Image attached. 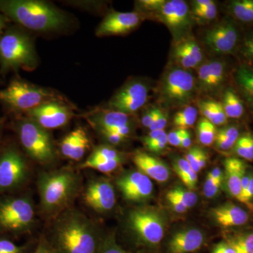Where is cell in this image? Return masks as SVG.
I'll return each mask as SVG.
<instances>
[{
  "label": "cell",
  "instance_id": "19",
  "mask_svg": "<svg viewBox=\"0 0 253 253\" xmlns=\"http://www.w3.org/2000/svg\"><path fill=\"white\" fill-rule=\"evenodd\" d=\"M90 147V139L84 128L73 129L61 141L60 150L65 157L78 161L83 158Z\"/></svg>",
  "mask_w": 253,
  "mask_h": 253
},
{
  "label": "cell",
  "instance_id": "22",
  "mask_svg": "<svg viewBox=\"0 0 253 253\" xmlns=\"http://www.w3.org/2000/svg\"><path fill=\"white\" fill-rule=\"evenodd\" d=\"M228 191L234 199L241 201V181L246 172V165L236 158H226L224 162Z\"/></svg>",
  "mask_w": 253,
  "mask_h": 253
},
{
  "label": "cell",
  "instance_id": "1",
  "mask_svg": "<svg viewBox=\"0 0 253 253\" xmlns=\"http://www.w3.org/2000/svg\"><path fill=\"white\" fill-rule=\"evenodd\" d=\"M103 236L93 219L69 208L56 216L46 239L55 253H96Z\"/></svg>",
  "mask_w": 253,
  "mask_h": 253
},
{
  "label": "cell",
  "instance_id": "29",
  "mask_svg": "<svg viewBox=\"0 0 253 253\" xmlns=\"http://www.w3.org/2000/svg\"><path fill=\"white\" fill-rule=\"evenodd\" d=\"M229 9L231 14L243 23L253 22V0H235L231 1Z\"/></svg>",
  "mask_w": 253,
  "mask_h": 253
},
{
  "label": "cell",
  "instance_id": "12",
  "mask_svg": "<svg viewBox=\"0 0 253 253\" xmlns=\"http://www.w3.org/2000/svg\"><path fill=\"white\" fill-rule=\"evenodd\" d=\"M149 91V86L144 82L131 81L113 96L109 106L113 111L132 115L146 104Z\"/></svg>",
  "mask_w": 253,
  "mask_h": 253
},
{
  "label": "cell",
  "instance_id": "15",
  "mask_svg": "<svg viewBox=\"0 0 253 253\" xmlns=\"http://www.w3.org/2000/svg\"><path fill=\"white\" fill-rule=\"evenodd\" d=\"M27 114L28 118L46 130L62 127L69 123L73 116L66 105L54 100L43 103L28 111Z\"/></svg>",
  "mask_w": 253,
  "mask_h": 253
},
{
  "label": "cell",
  "instance_id": "23",
  "mask_svg": "<svg viewBox=\"0 0 253 253\" xmlns=\"http://www.w3.org/2000/svg\"><path fill=\"white\" fill-rule=\"evenodd\" d=\"M214 219L224 227L244 225L249 220V214L242 208L232 203H227L213 210Z\"/></svg>",
  "mask_w": 253,
  "mask_h": 253
},
{
  "label": "cell",
  "instance_id": "31",
  "mask_svg": "<svg viewBox=\"0 0 253 253\" xmlns=\"http://www.w3.org/2000/svg\"><path fill=\"white\" fill-rule=\"evenodd\" d=\"M172 54L173 60L177 67L189 71L200 66L179 42H176L175 45L173 47Z\"/></svg>",
  "mask_w": 253,
  "mask_h": 253
},
{
  "label": "cell",
  "instance_id": "33",
  "mask_svg": "<svg viewBox=\"0 0 253 253\" xmlns=\"http://www.w3.org/2000/svg\"><path fill=\"white\" fill-rule=\"evenodd\" d=\"M124 158L119 159L104 160V161H90L86 160L81 165L82 168H90L102 173L109 174L118 169L122 165Z\"/></svg>",
  "mask_w": 253,
  "mask_h": 253
},
{
  "label": "cell",
  "instance_id": "43",
  "mask_svg": "<svg viewBox=\"0 0 253 253\" xmlns=\"http://www.w3.org/2000/svg\"><path fill=\"white\" fill-rule=\"evenodd\" d=\"M168 113L163 110L158 108L157 113L155 117L152 124L150 126V131L153 130H165L168 123Z\"/></svg>",
  "mask_w": 253,
  "mask_h": 253
},
{
  "label": "cell",
  "instance_id": "25",
  "mask_svg": "<svg viewBox=\"0 0 253 253\" xmlns=\"http://www.w3.org/2000/svg\"><path fill=\"white\" fill-rule=\"evenodd\" d=\"M221 104L228 118L238 119L242 117L244 115V103L233 89H227L224 92L223 102Z\"/></svg>",
  "mask_w": 253,
  "mask_h": 253
},
{
  "label": "cell",
  "instance_id": "42",
  "mask_svg": "<svg viewBox=\"0 0 253 253\" xmlns=\"http://www.w3.org/2000/svg\"><path fill=\"white\" fill-rule=\"evenodd\" d=\"M201 150L202 149H201V148L195 146V147L190 149L185 156V159L189 163L191 169L195 172L197 173V174L201 171V169L199 168V158Z\"/></svg>",
  "mask_w": 253,
  "mask_h": 253
},
{
  "label": "cell",
  "instance_id": "47",
  "mask_svg": "<svg viewBox=\"0 0 253 253\" xmlns=\"http://www.w3.org/2000/svg\"><path fill=\"white\" fill-rule=\"evenodd\" d=\"M168 144V134L164 132L158 139L151 144L148 145L146 147L151 152L160 153L166 149Z\"/></svg>",
  "mask_w": 253,
  "mask_h": 253
},
{
  "label": "cell",
  "instance_id": "8",
  "mask_svg": "<svg viewBox=\"0 0 253 253\" xmlns=\"http://www.w3.org/2000/svg\"><path fill=\"white\" fill-rule=\"evenodd\" d=\"M36 222V211L29 196L0 201V229L11 233L31 230Z\"/></svg>",
  "mask_w": 253,
  "mask_h": 253
},
{
  "label": "cell",
  "instance_id": "10",
  "mask_svg": "<svg viewBox=\"0 0 253 253\" xmlns=\"http://www.w3.org/2000/svg\"><path fill=\"white\" fill-rule=\"evenodd\" d=\"M29 174L26 159L16 148H6L0 153V193L21 187L28 181Z\"/></svg>",
  "mask_w": 253,
  "mask_h": 253
},
{
  "label": "cell",
  "instance_id": "63",
  "mask_svg": "<svg viewBox=\"0 0 253 253\" xmlns=\"http://www.w3.org/2000/svg\"><path fill=\"white\" fill-rule=\"evenodd\" d=\"M1 121H0V134H1Z\"/></svg>",
  "mask_w": 253,
  "mask_h": 253
},
{
  "label": "cell",
  "instance_id": "56",
  "mask_svg": "<svg viewBox=\"0 0 253 253\" xmlns=\"http://www.w3.org/2000/svg\"><path fill=\"white\" fill-rule=\"evenodd\" d=\"M253 199V175L251 174L249 187L243 196L242 203L248 204Z\"/></svg>",
  "mask_w": 253,
  "mask_h": 253
},
{
  "label": "cell",
  "instance_id": "4",
  "mask_svg": "<svg viewBox=\"0 0 253 253\" xmlns=\"http://www.w3.org/2000/svg\"><path fill=\"white\" fill-rule=\"evenodd\" d=\"M37 63L36 49L30 36L18 28L6 30L0 38L1 72L17 71L20 68L33 70Z\"/></svg>",
  "mask_w": 253,
  "mask_h": 253
},
{
  "label": "cell",
  "instance_id": "26",
  "mask_svg": "<svg viewBox=\"0 0 253 253\" xmlns=\"http://www.w3.org/2000/svg\"><path fill=\"white\" fill-rule=\"evenodd\" d=\"M236 83L246 99L253 105V68L241 66L236 71Z\"/></svg>",
  "mask_w": 253,
  "mask_h": 253
},
{
  "label": "cell",
  "instance_id": "53",
  "mask_svg": "<svg viewBox=\"0 0 253 253\" xmlns=\"http://www.w3.org/2000/svg\"><path fill=\"white\" fill-rule=\"evenodd\" d=\"M181 180L185 184L186 187L191 191V190H194L196 188L198 181V174L192 170L189 174H186L185 176L181 178Z\"/></svg>",
  "mask_w": 253,
  "mask_h": 253
},
{
  "label": "cell",
  "instance_id": "64",
  "mask_svg": "<svg viewBox=\"0 0 253 253\" xmlns=\"http://www.w3.org/2000/svg\"><path fill=\"white\" fill-rule=\"evenodd\" d=\"M251 206V210L253 211V204L250 205Z\"/></svg>",
  "mask_w": 253,
  "mask_h": 253
},
{
  "label": "cell",
  "instance_id": "6",
  "mask_svg": "<svg viewBox=\"0 0 253 253\" xmlns=\"http://www.w3.org/2000/svg\"><path fill=\"white\" fill-rule=\"evenodd\" d=\"M16 130L21 146L32 159L42 165L56 161L54 142L46 129L28 118L18 121Z\"/></svg>",
  "mask_w": 253,
  "mask_h": 253
},
{
  "label": "cell",
  "instance_id": "11",
  "mask_svg": "<svg viewBox=\"0 0 253 253\" xmlns=\"http://www.w3.org/2000/svg\"><path fill=\"white\" fill-rule=\"evenodd\" d=\"M155 16L167 26L176 42L186 38L193 21L189 5L183 0L166 1Z\"/></svg>",
  "mask_w": 253,
  "mask_h": 253
},
{
  "label": "cell",
  "instance_id": "57",
  "mask_svg": "<svg viewBox=\"0 0 253 253\" xmlns=\"http://www.w3.org/2000/svg\"><path fill=\"white\" fill-rule=\"evenodd\" d=\"M191 144H192V139H191L190 131L188 129H185L184 135L182 136V139H181L180 147L183 148V149H189L191 147Z\"/></svg>",
  "mask_w": 253,
  "mask_h": 253
},
{
  "label": "cell",
  "instance_id": "7",
  "mask_svg": "<svg viewBox=\"0 0 253 253\" xmlns=\"http://www.w3.org/2000/svg\"><path fill=\"white\" fill-rule=\"evenodd\" d=\"M196 91L194 75L177 66L169 68L160 83V97L169 107L186 106L194 99Z\"/></svg>",
  "mask_w": 253,
  "mask_h": 253
},
{
  "label": "cell",
  "instance_id": "49",
  "mask_svg": "<svg viewBox=\"0 0 253 253\" xmlns=\"http://www.w3.org/2000/svg\"><path fill=\"white\" fill-rule=\"evenodd\" d=\"M185 129H176L171 131L168 134V144L175 147H180L181 139Z\"/></svg>",
  "mask_w": 253,
  "mask_h": 253
},
{
  "label": "cell",
  "instance_id": "16",
  "mask_svg": "<svg viewBox=\"0 0 253 253\" xmlns=\"http://www.w3.org/2000/svg\"><path fill=\"white\" fill-rule=\"evenodd\" d=\"M239 31L231 21H224L206 32L204 41L213 52L230 54L235 50L239 42Z\"/></svg>",
  "mask_w": 253,
  "mask_h": 253
},
{
  "label": "cell",
  "instance_id": "21",
  "mask_svg": "<svg viewBox=\"0 0 253 253\" xmlns=\"http://www.w3.org/2000/svg\"><path fill=\"white\" fill-rule=\"evenodd\" d=\"M132 122L131 115L113 110L99 111L91 115L89 118V123L98 132L114 130L122 126L132 125Z\"/></svg>",
  "mask_w": 253,
  "mask_h": 253
},
{
  "label": "cell",
  "instance_id": "30",
  "mask_svg": "<svg viewBox=\"0 0 253 253\" xmlns=\"http://www.w3.org/2000/svg\"><path fill=\"white\" fill-rule=\"evenodd\" d=\"M199 110L192 106H186L174 115L173 124L177 129H187L195 124Z\"/></svg>",
  "mask_w": 253,
  "mask_h": 253
},
{
  "label": "cell",
  "instance_id": "52",
  "mask_svg": "<svg viewBox=\"0 0 253 253\" xmlns=\"http://www.w3.org/2000/svg\"><path fill=\"white\" fill-rule=\"evenodd\" d=\"M166 198H167L168 202H169L171 208H172L174 212L181 214V213L186 212V211H188V208H186L185 206L181 204L180 201L176 199V198L173 197V196L168 194L166 195Z\"/></svg>",
  "mask_w": 253,
  "mask_h": 253
},
{
  "label": "cell",
  "instance_id": "55",
  "mask_svg": "<svg viewBox=\"0 0 253 253\" xmlns=\"http://www.w3.org/2000/svg\"><path fill=\"white\" fill-rule=\"evenodd\" d=\"M212 253H237L235 249L227 242H221L216 245Z\"/></svg>",
  "mask_w": 253,
  "mask_h": 253
},
{
  "label": "cell",
  "instance_id": "39",
  "mask_svg": "<svg viewBox=\"0 0 253 253\" xmlns=\"http://www.w3.org/2000/svg\"><path fill=\"white\" fill-rule=\"evenodd\" d=\"M237 253H253V234H245L228 241Z\"/></svg>",
  "mask_w": 253,
  "mask_h": 253
},
{
  "label": "cell",
  "instance_id": "35",
  "mask_svg": "<svg viewBox=\"0 0 253 253\" xmlns=\"http://www.w3.org/2000/svg\"><path fill=\"white\" fill-rule=\"evenodd\" d=\"M124 158V154L109 145H102L95 148L87 161H104V160L119 159Z\"/></svg>",
  "mask_w": 253,
  "mask_h": 253
},
{
  "label": "cell",
  "instance_id": "41",
  "mask_svg": "<svg viewBox=\"0 0 253 253\" xmlns=\"http://www.w3.org/2000/svg\"><path fill=\"white\" fill-rule=\"evenodd\" d=\"M166 2V0H140L136 1V7L141 11L142 14H156L158 12L163 5Z\"/></svg>",
  "mask_w": 253,
  "mask_h": 253
},
{
  "label": "cell",
  "instance_id": "61",
  "mask_svg": "<svg viewBox=\"0 0 253 253\" xmlns=\"http://www.w3.org/2000/svg\"><path fill=\"white\" fill-rule=\"evenodd\" d=\"M208 161V155L206 154V151H204V150H201V154H200L199 158V168L200 169H203L206 167V163H207Z\"/></svg>",
  "mask_w": 253,
  "mask_h": 253
},
{
  "label": "cell",
  "instance_id": "5",
  "mask_svg": "<svg viewBox=\"0 0 253 253\" xmlns=\"http://www.w3.org/2000/svg\"><path fill=\"white\" fill-rule=\"evenodd\" d=\"M126 224L136 244L148 249H156L164 238L166 221L157 210L137 207L128 211Z\"/></svg>",
  "mask_w": 253,
  "mask_h": 253
},
{
  "label": "cell",
  "instance_id": "40",
  "mask_svg": "<svg viewBox=\"0 0 253 253\" xmlns=\"http://www.w3.org/2000/svg\"><path fill=\"white\" fill-rule=\"evenodd\" d=\"M193 20H196L201 24H206L215 19L217 16V7L215 2L202 10H192Z\"/></svg>",
  "mask_w": 253,
  "mask_h": 253
},
{
  "label": "cell",
  "instance_id": "54",
  "mask_svg": "<svg viewBox=\"0 0 253 253\" xmlns=\"http://www.w3.org/2000/svg\"><path fill=\"white\" fill-rule=\"evenodd\" d=\"M33 253H55L46 238H41Z\"/></svg>",
  "mask_w": 253,
  "mask_h": 253
},
{
  "label": "cell",
  "instance_id": "51",
  "mask_svg": "<svg viewBox=\"0 0 253 253\" xmlns=\"http://www.w3.org/2000/svg\"><path fill=\"white\" fill-rule=\"evenodd\" d=\"M158 107H152L148 109L144 114L143 115L141 123L143 126L146 128H149L152 124L155 117H156V113H157Z\"/></svg>",
  "mask_w": 253,
  "mask_h": 253
},
{
  "label": "cell",
  "instance_id": "44",
  "mask_svg": "<svg viewBox=\"0 0 253 253\" xmlns=\"http://www.w3.org/2000/svg\"><path fill=\"white\" fill-rule=\"evenodd\" d=\"M222 181H217L207 178L204 185V194L206 198L212 199L214 197L220 189Z\"/></svg>",
  "mask_w": 253,
  "mask_h": 253
},
{
  "label": "cell",
  "instance_id": "48",
  "mask_svg": "<svg viewBox=\"0 0 253 253\" xmlns=\"http://www.w3.org/2000/svg\"><path fill=\"white\" fill-rule=\"evenodd\" d=\"M99 133L105 140L111 145H119L126 139L113 131H101Z\"/></svg>",
  "mask_w": 253,
  "mask_h": 253
},
{
  "label": "cell",
  "instance_id": "59",
  "mask_svg": "<svg viewBox=\"0 0 253 253\" xmlns=\"http://www.w3.org/2000/svg\"><path fill=\"white\" fill-rule=\"evenodd\" d=\"M251 176V174H248L246 172L244 177H243L242 181H241V203H242L243 196H244L245 193L247 191L248 187H249Z\"/></svg>",
  "mask_w": 253,
  "mask_h": 253
},
{
  "label": "cell",
  "instance_id": "46",
  "mask_svg": "<svg viewBox=\"0 0 253 253\" xmlns=\"http://www.w3.org/2000/svg\"><path fill=\"white\" fill-rule=\"evenodd\" d=\"M173 166H174V171L180 179L193 170L185 158H178L174 161Z\"/></svg>",
  "mask_w": 253,
  "mask_h": 253
},
{
  "label": "cell",
  "instance_id": "62",
  "mask_svg": "<svg viewBox=\"0 0 253 253\" xmlns=\"http://www.w3.org/2000/svg\"><path fill=\"white\" fill-rule=\"evenodd\" d=\"M6 18H7L4 15L0 14V38L4 34V31L6 25Z\"/></svg>",
  "mask_w": 253,
  "mask_h": 253
},
{
  "label": "cell",
  "instance_id": "45",
  "mask_svg": "<svg viewBox=\"0 0 253 253\" xmlns=\"http://www.w3.org/2000/svg\"><path fill=\"white\" fill-rule=\"evenodd\" d=\"M25 248L8 239H0V253H23Z\"/></svg>",
  "mask_w": 253,
  "mask_h": 253
},
{
  "label": "cell",
  "instance_id": "38",
  "mask_svg": "<svg viewBox=\"0 0 253 253\" xmlns=\"http://www.w3.org/2000/svg\"><path fill=\"white\" fill-rule=\"evenodd\" d=\"M177 42L181 43V45L184 46V49L189 52L191 57L199 66L202 64L204 59V52H203L201 46L194 38H191V37H189V38L186 37Z\"/></svg>",
  "mask_w": 253,
  "mask_h": 253
},
{
  "label": "cell",
  "instance_id": "17",
  "mask_svg": "<svg viewBox=\"0 0 253 253\" xmlns=\"http://www.w3.org/2000/svg\"><path fill=\"white\" fill-rule=\"evenodd\" d=\"M140 12L111 11L100 23L96 29L98 37L127 34L135 29L144 20Z\"/></svg>",
  "mask_w": 253,
  "mask_h": 253
},
{
  "label": "cell",
  "instance_id": "50",
  "mask_svg": "<svg viewBox=\"0 0 253 253\" xmlns=\"http://www.w3.org/2000/svg\"><path fill=\"white\" fill-rule=\"evenodd\" d=\"M242 54L246 59L253 62V33L245 39Z\"/></svg>",
  "mask_w": 253,
  "mask_h": 253
},
{
  "label": "cell",
  "instance_id": "37",
  "mask_svg": "<svg viewBox=\"0 0 253 253\" xmlns=\"http://www.w3.org/2000/svg\"><path fill=\"white\" fill-rule=\"evenodd\" d=\"M96 253H133L121 247L113 234L103 236Z\"/></svg>",
  "mask_w": 253,
  "mask_h": 253
},
{
  "label": "cell",
  "instance_id": "18",
  "mask_svg": "<svg viewBox=\"0 0 253 253\" xmlns=\"http://www.w3.org/2000/svg\"><path fill=\"white\" fill-rule=\"evenodd\" d=\"M205 242L204 233L198 229H184L173 234L168 241V253H194L202 248Z\"/></svg>",
  "mask_w": 253,
  "mask_h": 253
},
{
  "label": "cell",
  "instance_id": "36",
  "mask_svg": "<svg viewBox=\"0 0 253 253\" xmlns=\"http://www.w3.org/2000/svg\"><path fill=\"white\" fill-rule=\"evenodd\" d=\"M168 194L179 200L188 209L194 207L198 201L197 195L191 190L185 189L180 186L174 188L168 191Z\"/></svg>",
  "mask_w": 253,
  "mask_h": 253
},
{
  "label": "cell",
  "instance_id": "34",
  "mask_svg": "<svg viewBox=\"0 0 253 253\" xmlns=\"http://www.w3.org/2000/svg\"><path fill=\"white\" fill-rule=\"evenodd\" d=\"M234 151L239 157L246 161H253V136L246 134L239 136L234 147Z\"/></svg>",
  "mask_w": 253,
  "mask_h": 253
},
{
  "label": "cell",
  "instance_id": "20",
  "mask_svg": "<svg viewBox=\"0 0 253 253\" xmlns=\"http://www.w3.org/2000/svg\"><path fill=\"white\" fill-rule=\"evenodd\" d=\"M133 162L139 171L158 182H166L170 177V171L167 165L146 153L136 152L133 156Z\"/></svg>",
  "mask_w": 253,
  "mask_h": 253
},
{
  "label": "cell",
  "instance_id": "2",
  "mask_svg": "<svg viewBox=\"0 0 253 253\" xmlns=\"http://www.w3.org/2000/svg\"><path fill=\"white\" fill-rule=\"evenodd\" d=\"M37 186L42 211L46 215L56 217L70 208L81 190V180L72 169L63 168L41 172Z\"/></svg>",
  "mask_w": 253,
  "mask_h": 253
},
{
  "label": "cell",
  "instance_id": "13",
  "mask_svg": "<svg viewBox=\"0 0 253 253\" xmlns=\"http://www.w3.org/2000/svg\"><path fill=\"white\" fill-rule=\"evenodd\" d=\"M116 184L123 197L129 202H144L149 199L154 192L151 179L139 169L123 173L116 179Z\"/></svg>",
  "mask_w": 253,
  "mask_h": 253
},
{
  "label": "cell",
  "instance_id": "9",
  "mask_svg": "<svg viewBox=\"0 0 253 253\" xmlns=\"http://www.w3.org/2000/svg\"><path fill=\"white\" fill-rule=\"evenodd\" d=\"M52 93L23 81L14 79L9 85L0 90V103L16 111H28L38 106L54 101Z\"/></svg>",
  "mask_w": 253,
  "mask_h": 253
},
{
  "label": "cell",
  "instance_id": "58",
  "mask_svg": "<svg viewBox=\"0 0 253 253\" xmlns=\"http://www.w3.org/2000/svg\"><path fill=\"white\" fill-rule=\"evenodd\" d=\"M214 2L212 0H195L193 1V9H204Z\"/></svg>",
  "mask_w": 253,
  "mask_h": 253
},
{
  "label": "cell",
  "instance_id": "32",
  "mask_svg": "<svg viewBox=\"0 0 253 253\" xmlns=\"http://www.w3.org/2000/svg\"><path fill=\"white\" fill-rule=\"evenodd\" d=\"M217 129L216 126L206 118L200 120L198 124L197 134L199 142L204 146H211L215 141Z\"/></svg>",
  "mask_w": 253,
  "mask_h": 253
},
{
  "label": "cell",
  "instance_id": "14",
  "mask_svg": "<svg viewBox=\"0 0 253 253\" xmlns=\"http://www.w3.org/2000/svg\"><path fill=\"white\" fill-rule=\"evenodd\" d=\"M85 204L95 212L104 214L112 211L116 203L114 186L106 178L91 179L84 192Z\"/></svg>",
  "mask_w": 253,
  "mask_h": 253
},
{
  "label": "cell",
  "instance_id": "27",
  "mask_svg": "<svg viewBox=\"0 0 253 253\" xmlns=\"http://www.w3.org/2000/svg\"><path fill=\"white\" fill-rule=\"evenodd\" d=\"M239 136V130L237 126H226L217 130L214 144L216 147L220 151H229L234 149V145Z\"/></svg>",
  "mask_w": 253,
  "mask_h": 253
},
{
  "label": "cell",
  "instance_id": "24",
  "mask_svg": "<svg viewBox=\"0 0 253 253\" xmlns=\"http://www.w3.org/2000/svg\"><path fill=\"white\" fill-rule=\"evenodd\" d=\"M199 108L204 118L214 126H224L227 123L228 118L221 102L213 100L201 101Z\"/></svg>",
  "mask_w": 253,
  "mask_h": 253
},
{
  "label": "cell",
  "instance_id": "3",
  "mask_svg": "<svg viewBox=\"0 0 253 253\" xmlns=\"http://www.w3.org/2000/svg\"><path fill=\"white\" fill-rule=\"evenodd\" d=\"M0 11L23 27L36 32L57 31L68 22L62 11L37 0H0Z\"/></svg>",
  "mask_w": 253,
  "mask_h": 253
},
{
  "label": "cell",
  "instance_id": "60",
  "mask_svg": "<svg viewBox=\"0 0 253 253\" xmlns=\"http://www.w3.org/2000/svg\"><path fill=\"white\" fill-rule=\"evenodd\" d=\"M207 178H211V179H214L217 181L223 180V174L222 171L219 168H216L212 169L207 175Z\"/></svg>",
  "mask_w": 253,
  "mask_h": 253
},
{
  "label": "cell",
  "instance_id": "28",
  "mask_svg": "<svg viewBox=\"0 0 253 253\" xmlns=\"http://www.w3.org/2000/svg\"><path fill=\"white\" fill-rule=\"evenodd\" d=\"M209 61V83L207 93H214L222 86L225 80L226 64L219 60Z\"/></svg>",
  "mask_w": 253,
  "mask_h": 253
}]
</instances>
